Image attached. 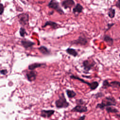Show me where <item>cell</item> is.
Returning a JSON list of instances; mask_svg holds the SVG:
<instances>
[{"mask_svg":"<svg viewBox=\"0 0 120 120\" xmlns=\"http://www.w3.org/2000/svg\"><path fill=\"white\" fill-rule=\"evenodd\" d=\"M94 96H95V98H98L103 97L104 96V93H103L101 92H97V93H96L94 95Z\"/></svg>","mask_w":120,"mask_h":120,"instance_id":"d4e9b609","label":"cell"},{"mask_svg":"<svg viewBox=\"0 0 120 120\" xmlns=\"http://www.w3.org/2000/svg\"><path fill=\"white\" fill-rule=\"evenodd\" d=\"M116 105L117 102L114 97L112 96H107L103 98L100 103H98L97 105L96 108H98L101 110H103L106 107L115 106Z\"/></svg>","mask_w":120,"mask_h":120,"instance_id":"6da1fadb","label":"cell"},{"mask_svg":"<svg viewBox=\"0 0 120 120\" xmlns=\"http://www.w3.org/2000/svg\"><path fill=\"white\" fill-rule=\"evenodd\" d=\"M109 87H110V82H108V80L107 79L104 80L103 82L102 88H103V89H106Z\"/></svg>","mask_w":120,"mask_h":120,"instance_id":"603a6c76","label":"cell"},{"mask_svg":"<svg viewBox=\"0 0 120 120\" xmlns=\"http://www.w3.org/2000/svg\"><path fill=\"white\" fill-rule=\"evenodd\" d=\"M85 118H86V115H83L79 117L76 120H84Z\"/></svg>","mask_w":120,"mask_h":120,"instance_id":"f1b7e54d","label":"cell"},{"mask_svg":"<svg viewBox=\"0 0 120 120\" xmlns=\"http://www.w3.org/2000/svg\"><path fill=\"white\" fill-rule=\"evenodd\" d=\"M96 64L94 61H90L89 60H85L82 62V67L85 73L87 74L89 71L92 69Z\"/></svg>","mask_w":120,"mask_h":120,"instance_id":"5b68a950","label":"cell"},{"mask_svg":"<svg viewBox=\"0 0 120 120\" xmlns=\"http://www.w3.org/2000/svg\"><path fill=\"white\" fill-rule=\"evenodd\" d=\"M83 9V7L80 4L77 3L76 5V6H75V7L73 8V13L74 14H75L77 13V14H79L82 11Z\"/></svg>","mask_w":120,"mask_h":120,"instance_id":"4fadbf2b","label":"cell"},{"mask_svg":"<svg viewBox=\"0 0 120 120\" xmlns=\"http://www.w3.org/2000/svg\"><path fill=\"white\" fill-rule=\"evenodd\" d=\"M20 34L22 37H24L25 34H27L25 29L23 28H21L20 30Z\"/></svg>","mask_w":120,"mask_h":120,"instance_id":"484cf974","label":"cell"},{"mask_svg":"<svg viewBox=\"0 0 120 120\" xmlns=\"http://www.w3.org/2000/svg\"><path fill=\"white\" fill-rule=\"evenodd\" d=\"M59 98L55 102V105L57 108H68L70 104L67 100L64 94L62 92L59 96Z\"/></svg>","mask_w":120,"mask_h":120,"instance_id":"7a4b0ae2","label":"cell"},{"mask_svg":"<svg viewBox=\"0 0 120 120\" xmlns=\"http://www.w3.org/2000/svg\"><path fill=\"white\" fill-rule=\"evenodd\" d=\"M19 21L20 23L22 25H25L27 24L29 20V15L27 14H21L18 15Z\"/></svg>","mask_w":120,"mask_h":120,"instance_id":"ba28073f","label":"cell"},{"mask_svg":"<svg viewBox=\"0 0 120 120\" xmlns=\"http://www.w3.org/2000/svg\"><path fill=\"white\" fill-rule=\"evenodd\" d=\"M115 117H117L118 119L120 120V114H118V113H116L115 114Z\"/></svg>","mask_w":120,"mask_h":120,"instance_id":"1f68e13d","label":"cell"},{"mask_svg":"<svg viewBox=\"0 0 120 120\" xmlns=\"http://www.w3.org/2000/svg\"><path fill=\"white\" fill-rule=\"evenodd\" d=\"M103 40L110 46L113 45V39L108 35H105L103 37Z\"/></svg>","mask_w":120,"mask_h":120,"instance_id":"9a60e30c","label":"cell"},{"mask_svg":"<svg viewBox=\"0 0 120 120\" xmlns=\"http://www.w3.org/2000/svg\"><path fill=\"white\" fill-rule=\"evenodd\" d=\"M107 113H117L119 112V110L114 107L112 106H108L105 108V109Z\"/></svg>","mask_w":120,"mask_h":120,"instance_id":"ac0fdd59","label":"cell"},{"mask_svg":"<svg viewBox=\"0 0 120 120\" xmlns=\"http://www.w3.org/2000/svg\"><path fill=\"white\" fill-rule=\"evenodd\" d=\"M70 78L72 79H75V80H77L80 82H81L82 83H84L86 84H87L90 88V89L91 90H94L95 89H96L98 86H99V83L97 81H93L92 82H87L83 79L80 78L78 76L75 75H72L70 76Z\"/></svg>","mask_w":120,"mask_h":120,"instance_id":"3957f363","label":"cell"},{"mask_svg":"<svg viewBox=\"0 0 120 120\" xmlns=\"http://www.w3.org/2000/svg\"><path fill=\"white\" fill-rule=\"evenodd\" d=\"M26 76L27 77V79L30 81H33L35 80L37 76V73L35 71H32L29 73H28L26 74Z\"/></svg>","mask_w":120,"mask_h":120,"instance_id":"7c38bea8","label":"cell"},{"mask_svg":"<svg viewBox=\"0 0 120 120\" xmlns=\"http://www.w3.org/2000/svg\"><path fill=\"white\" fill-rule=\"evenodd\" d=\"M87 43L88 40L87 38L82 36H80L77 39L72 40L70 42V44L72 45H85Z\"/></svg>","mask_w":120,"mask_h":120,"instance_id":"8992f818","label":"cell"},{"mask_svg":"<svg viewBox=\"0 0 120 120\" xmlns=\"http://www.w3.org/2000/svg\"><path fill=\"white\" fill-rule=\"evenodd\" d=\"M4 11V6L2 4L0 3V15H1Z\"/></svg>","mask_w":120,"mask_h":120,"instance_id":"83f0119b","label":"cell"},{"mask_svg":"<svg viewBox=\"0 0 120 120\" xmlns=\"http://www.w3.org/2000/svg\"><path fill=\"white\" fill-rule=\"evenodd\" d=\"M88 111L87 107L86 105H76L74 107H73L71 110V112H79L82 113Z\"/></svg>","mask_w":120,"mask_h":120,"instance_id":"52a82bcc","label":"cell"},{"mask_svg":"<svg viewBox=\"0 0 120 120\" xmlns=\"http://www.w3.org/2000/svg\"><path fill=\"white\" fill-rule=\"evenodd\" d=\"M47 26H50L53 29H57L59 27L60 25L55 22H52L51 21H48L45 22V24L43 26V27H45Z\"/></svg>","mask_w":120,"mask_h":120,"instance_id":"8fae6325","label":"cell"},{"mask_svg":"<svg viewBox=\"0 0 120 120\" xmlns=\"http://www.w3.org/2000/svg\"><path fill=\"white\" fill-rule=\"evenodd\" d=\"M44 65H45V64H43V63H34V64H31L30 65H29L28 68H29V69L30 70H33L37 68H39V67H40L42 66H44Z\"/></svg>","mask_w":120,"mask_h":120,"instance_id":"44dd1931","label":"cell"},{"mask_svg":"<svg viewBox=\"0 0 120 120\" xmlns=\"http://www.w3.org/2000/svg\"><path fill=\"white\" fill-rule=\"evenodd\" d=\"M55 112V111L54 110H43L41 112V116L44 118H50L51 117Z\"/></svg>","mask_w":120,"mask_h":120,"instance_id":"30bf717a","label":"cell"},{"mask_svg":"<svg viewBox=\"0 0 120 120\" xmlns=\"http://www.w3.org/2000/svg\"><path fill=\"white\" fill-rule=\"evenodd\" d=\"M49 8L56 10L60 15L64 14V12L60 6L58 2L56 0H51L48 4Z\"/></svg>","mask_w":120,"mask_h":120,"instance_id":"277c9868","label":"cell"},{"mask_svg":"<svg viewBox=\"0 0 120 120\" xmlns=\"http://www.w3.org/2000/svg\"><path fill=\"white\" fill-rule=\"evenodd\" d=\"M119 99H120V96L119 97Z\"/></svg>","mask_w":120,"mask_h":120,"instance_id":"836d02e7","label":"cell"},{"mask_svg":"<svg viewBox=\"0 0 120 120\" xmlns=\"http://www.w3.org/2000/svg\"><path fill=\"white\" fill-rule=\"evenodd\" d=\"M66 93L69 98H75L76 96V93L73 90L70 89H66Z\"/></svg>","mask_w":120,"mask_h":120,"instance_id":"5bb4252c","label":"cell"},{"mask_svg":"<svg viewBox=\"0 0 120 120\" xmlns=\"http://www.w3.org/2000/svg\"><path fill=\"white\" fill-rule=\"evenodd\" d=\"M75 103L76 104V105H82L85 104V101L82 99H78L75 100Z\"/></svg>","mask_w":120,"mask_h":120,"instance_id":"cb8c5ba5","label":"cell"},{"mask_svg":"<svg viewBox=\"0 0 120 120\" xmlns=\"http://www.w3.org/2000/svg\"><path fill=\"white\" fill-rule=\"evenodd\" d=\"M114 25V23H108V24H107V29H106V31H107V30H110V29L112 28V27Z\"/></svg>","mask_w":120,"mask_h":120,"instance_id":"4316f807","label":"cell"},{"mask_svg":"<svg viewBox=\"0 0 120 120\" xmlns=\"http://www.w3.org/2000/svg\"><path fill=\"white\" fill-rule=\"evenodd\" d=\"M110 87L120 89V82L117 81H112L110 82Z\"/></svg>","mask_w":120,"mask_h":120,"instance_id":"ffe728a7","label":"cell"},{"mask_svg":"<svg viewBox=\"0 0 120 120\" xmlns=\"http://www.w3.org/2000/svg\"><path fill=\"white\" fill-rule=\"evenodd\" d=\"M0 72L1 74L2 75H6L7 73V71L6 69H3V70H1L0 71Z\"/></svg>","mask_w":120,"mask_h":120,"instance_id":"4dcf8cb0","label":"cell"},{"mask_svg":"<svg viewBox=\"0 0 120 120\" xmlns=\"http://www.w3.org/2000/svg\"><path fill=\"white\" fill-rule=\"evenodd\" d=\"M108 15L110 18H113L115 15V9L111 8L109 9L108 11Z\"/></svg>","mask_w":120,"mask_h":120,"instance_id":"7402d4cb","label":"cell"},{"mask_svg":"<svg viewBox=\"0 0 120 120\" xmlns=\"http://www.w3.org/2000/svg\"><path fill=\"white\" fill-rule=\"evenodd\" d=\"M61 4L65 9H70L75 5V2L74 0H65L61 2Z\"/></svg>","mask_w":120,"mask_h":120,"instance_id":"9c48e42d","label":"cell"},{"mask_svg":"<svg viewBox=\"0 0 120 120\" xmlns=\"http://www.w3.org/2000/svg\"><path fill=\"white\" fill-rule=\"evenodd\" d=\"M21 43L23 46L25 48H28L29 47H30L34 45V43L33 42L28 40H22L21 41Z\"/></svg>","mask_w":120,"mask_h":120,"instance_id":"e0dca14e","label":"cell"},{"mask_svg":"<svg viewBox=\"0 0 120 120\" xmlns=\"http://www.w3.org/2000/svg\"><path fill=\"white\" fill-rule=\"evenodd\" d=\"M105 120H108L107 119H105Z\"/></svg>","mask_w":120,"mask_h":120,"instance_id":"d6a6232c","label":"cell"},{"mask_svg":"<svg viewBox=\"0 0 120 120\" xmlns=\"http://www.w3.org/2000/svg\"><path fill=\"white\" fill-rule=\"evenodd\" d=\"M115 6L120 9V0H118L115 4Z\"/></svg>","mask_w":120,"mask_h":120,"instance_id":"f546056e","label":"cell"},{"mask_svg":"<svg viewBox=\"0 0 120 120\" xmlns=\"http://www.w3.org/2000/svg\"><path fill=\"white\" fill-rule=\"evenodd\" d=\"M39 51L44 55H49L50 54V52L49 50L44 46H41L38 48Z\"/></svg>","mask_w":120,"mask_h":120,"instance_id":"d6986e66","label":"cell"},{"mask_svg":"<svg viewBox=\"0 0 120 120\" xmlns=\"http://www.w3.org/2000/svg\"><path fill=\"white\" fill-rule=\"evenodd\" d=\"M119 56H120V54H119Z\"/></svg>","mask_w":120,"mask_h":120,"instance_id":"e575fe53","label":"cell"},{"mask_svg":"<svg viewBox=\"0 0 120 120\" xmlns=\"http://www.w3.org/2000/svg\"><path fill=\"white\" fill-rule=\"evenodd\" d=\"M66 52L67 53L69 54L70 55H71L73 57H76L78 55L77 52L74 49L71 48H68L66 49Z\"/></svg>","mask_w":120,"mask_h":120,"instance_id":"2e32d148","label":"cell"}]
</instances>
